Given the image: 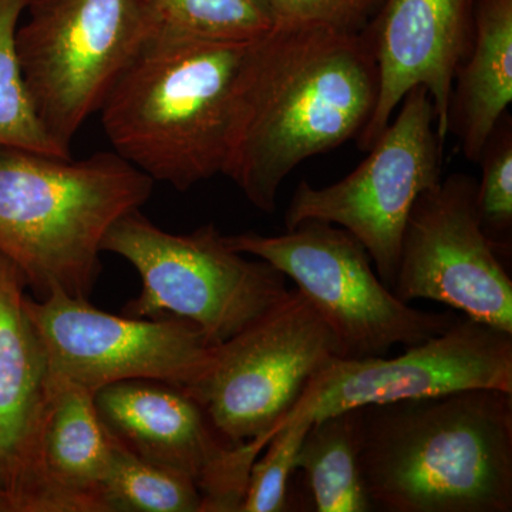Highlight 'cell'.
Segmentation results:
<instances>
[{
	"mask_svg": "<svg viewBox=\"0 0 512 512\" xmlns=\"http://www.w3.org/2000/svg\"><path fill=\"white\" fill-rule=\"evenodd\" d=\"M338 357L335 333L295 289L215 346L210 369L184 390L229 443L271 439L316 375Z\"/></svg>",
	"mask_w": 512,
	"mask_h": 512,
	"instance_id": "cell-8",
	"label": "cell"
},
{
	"mask_svg": "<svg viewBox=\"0 0 512 512\" xmlns=\"http://www.w3.org/2000/svg\"><path fill=\"white\" fill-rule=\"evenodd\" d=\"M30 0H0V150L19 148L45 156L72 158L37 119L23 82L16 33Z\"/></svg>",
	"mask_w": 512,
	"mask_h": 512,
	"instance_id": "cell-21",
	"label": "cell"
},
{
	"mask_svg": "<svg viewBox=\"0 0 512 512\" xmlns=\"http://www.w3.org/2000/svg\"><path fill=\"white\" fill-rule=\"evenodd\" d=\"M275 25H318L362 33L386 0H266Z\"/></svg>",
	"mask_w": 512,
	"mask_h": 512,
	"instance_id": "cell-24",
	"label": "cell"
},
{
	"mask_svg": "<svg viewBox=\"0 0 512 512\" xmlns=\"http://www.w3.org/2000/svg\"><path fill=\"white\" fill-rule=\"evenodd\" d=\"M101 249L126 259L140 275V295L127 302L124 315L188 320L214 346L248 328L291 291L278 269L229 247L214 224L173 234L137 208L111 225Z\"/></svg>",
	"mask_w": 512,
	"mask_h": 512,
	"instance_id": "cell-5",
	"label": "cell"
},
{
	"mask_svg": "<svg viewBox=\"0 0 512 512\" xmlns=\"http://www.w3.org/2000/svg\"><path fill=\"white\" fill-rule=\"evenodd\" d=\"M113 440L101 424L94 394L50 375L40 461L56 512H104L101 490Z\"/></svg>",
	"mask_w": 512,
	"mask_h": 512,
	"instance_id": "cell-16",
	"label": "cell"
},
{
	"mask_svg": "<svg viewBox=\"0 0 512 512\" xmlns=\"http://www.w3.org/2000/svg\"><path fill=\"white\" fill-rule=\"evenodd\" d=\"M16 46L37 119L59 146L99 113L154 32L144 0H30Z\"/></svg>",
	"mask_w": 512,
	"mask_h": 512,
	"instance_id": "cell-6",
	"label": "cell"
},
{
	"mask_svg": "<svg viewBox=\"0 0 512 512\" xmlns=\"http://www.w3.org/2000/svg\"><path fill=\"white\" fill-rule=\"evenodd\" d=\"M512 101V0H478L470 53L454 77L448 134L477 164Z\"/></svg>",
	"mask_w": 512,
	"mask_h": 512,
	"instance_id": "cell-17",
	"label": "cell"
},
{
	"mask_svg": "<svg viewBox=\"0 0 512 512\" xmlns=\"http://www.w3.org/2000/svg\"><path fill=\"white\" fill-rule=\"evenodd\" d=\"M443 144L430 93L414 87L352 173L326 187L299 183L286 208V229L305 221L345 229L365 247L377 275L392 289L414 202L440 184Z\"/></svg>",
	"mask_w": 512,
	"mask_h": 512,
	"instance_id": "cell-9",
	"label": "cell"
},
{
	"mask_svg": "<svg viewBox=\"0 0 512 512\" xmlns=\"http://www.w3.org/2000/svg\"><path fill=\"white\" fill-rule=\"evenodd\" d=\"M94 406L111 439L191 478L201 493V512L241 511L251 468L272 439L229 443L190 393L158 380L101 387Z\"/></svg>",
	"mask_w": 512,
	"mask_h": 512,
	"instance_id": "cell-12",
	"label": "cell"
},
{
	"mask_svg": "<svg viewBox=\"0 0 512 512\" xmlns=\"http://www.w3.org/2000/svg\"><path fill=\"white\" fill-rule=\"evenodd\" d=\"M0 512H8V504H6L5 487H3L2 476H0Z\"/></svg>",
	"mask_w": 512,
	"mask_h": 512,
	"instance_id": "cell-25",
	"label": "cell"
},
{
	"mask_svg": "<svg viewBox=\"0 0 512 512\" xmlns=\"http://www.w3.org/2000/svg\"><path fill=\"white\" fill-rule=\"evenodd\" d=\"M26 288L0 254V476L8 512H56L40 461L50 373Z\"/></svg>",
	"mask_w": 512,
	"mask_h": 512,
	"instance_id": "cell-15",
	"label": "cell"
},
{
	"mask_svg": "<svg viewBox=\"0 0 512 512\" xmlns=\"http://www.w3.org/2000/svg\"><path fill=\"white\" fill-rule=\"evenodd\" d=\"M101 504L104 512H201L202 497L191 478L144 460L113 440Z\"/></svg>",
	"mask_w": 512,
	"mask_h": 512,
	"instance_id": "cell-19",
	"label": "cell"
},
{
	"mask_svg": "<svg viewBox=\"0 0 512 512\" xmlns=\"http://www.w3.org/2000/svg\"><path fill=\"white\" fill-rule=\"evenodd\" d=\"M478 0H386L363 30L379 69V99L357 147L369 151L406 94L426 87L446 143L454 77L474 40Z\"/></svg>",
	"mask_w": 512,
	"mask_h": 512,
	"instance_id": "cell-14",
	"label": "cell"
},
{
	"mask_svg": "<svg viewBox=\"0 0 512 512\" xmlns=\"http://www.w3.org/2000/svg\"><path fill=\"white\" fill-rule=\"evenodd\" d=\"M248 43L154 30L99 111L114 153L178 191L222 174Z\"/></svg>",
	"mask_w": 512,
	"mask_h": 512,
	"instance_id": "cell-3",
	"label": "cell"
},
{
	"mask_svg": "<svg viewBox=\"0 0 512 512\" xmlns=\"http://www.w3.org/2000/svg\"><path fill=\"white\" fill-rule=\"evenodd\" d=\"M295 467L305 473L315 511H373L360 467L359 407L313 421Z\"/></svg>",
	"mask_w": 512,
	"mask_h": 512,
	"instance_id": "cell-18",
	"label": "cell"
},
{
	"mask_svg": "<svg viewBox=\"0 0 512 512\" xmlns=\"http://www.w3.org/2000/svg\"><path fill=\"white\" fill-rule=\"evenodd\" d=\"M52 376L96 393L126 380L187 387L207 373L214 348L198 326L178 318L111 315L89 299L55 292L26 298Z\"/></svg>",
	"mask_w": 512,
	"mask_h": 512,
	"instance_id": "cell-10",
	"label": "cell"
},
{
	"mask_svg": "<svg viewBox=\"0 0 512 512\" xmlns=\"http://www.w3.org/2000/svg\"><path fill=\"white\" fill-rule=\"evenodd\" d=\"M154 30L215 40L248 43L275 26L266 0H144Z\"/></svg>",
	"mask_w": 512,
	"mask_h": 512,
	"instance_id": "cell-20",
	"label": "cell"
},
{
	"mask_svg": "<svg viewBox=\"0 0 512 512\" xmlns=\"http://www.w3.org/2000/svg\"><path fill=\"white\" fill-rule=\"evenodd\" d=\"M229 247L278 269L333 330L345 359L386 356L394 346L439 335L456 313L420 311L377 275L365 247L345 229L305 221L282 235H225Z\"/></svg>",
	"mask_w": 512,
	"mask_h": 512,
	"instance_id": "cell-7",
	"label": "cell"
},
{
	"mask_svg": "<svg viewBox=\"0 0 512 512\" xmlns=\"http://www.w3.org/2000/svg\"><path fill=\"white\" fill-rule=\"evenodd\" d=\"M476 205L481 227L500 254H510L512 237V119L505 114L483 148Z\"/></svg>",
	"mask_w": 512,
	"mask_h": 512,
	"instance_id": "cell-23",
	"label": "cell"
},
{
	"mask_svg": "<svg viewBox=\"0 0 512 512\" xmlns=\"http://www.w3.org/2000/svg\"><path fill=\"white\" fill-rule=\"evenodd\" d=\"M359 409L373 510L512 511V393L470 389Z\"/></svg>",
	"mask_w": 512,
	"mask_h": 512,
	"instance_id": "cell-2",
	"label": "cell"
},
{
	"mask_svg": "<svg viewBox=\"0 0 512 512\" xmlns=\"http://www.w3.org/2000/svg\"><path fill=\"white\" fill-rule=\"evenodd\" d=\"M379 86L363 33L276 23L251 43L239 70L222 175L259 211L274 212L296 167L357 140Z\"/></svg>",
	"mask_w": 512,
	"mask_h": 512,
	"instance_id": "cell-1",
	"label": "cell"
},
{
	"mask_svg": "<svg viewBox=\"0 0 512 512\" xmlns=\"http://www.w3.org/2000/svg\"><path fill=\"white\" fill-rule=\"evenodd\" d=\"M470 389L512 393V333L460 315L402 355L338 357L316 375L301 402L315 421L370 404Z\"/></svg>",
	"mask_w": 512,
	"mask_h": 512,
	"instance_id": "cell-13",
	"label": "cell"
},
{
	"mask_svg": "<svg viewBox=\"0 0 512 512\" xmlns=\"http://www.w3.org/2000/svg\"><path fill=\"white\" fill-rule=\"evenodd\" d=\"M313 416L302 402L279 427L256 458L249 473L244 503L239 512H281L288 505V484Z\"/></svg>",
	"mask_w": 512,
	"mask_h": 512,
	"instance_id": "cell-22",
	"label": "cell"
},
{
	"mask_svg": "<svg viewBox=\"0 0 512 512\" xmlns=\"http://www.w3.org/2000/svg\"><path fill=\"white\" fill-rule=\"evenodd\" d=\"M476 190L477 180L456 173L417 198L392 291L404 303H441L512 333V281L481 227Z\"/></svg>",
	"mask_w": 512,
	"mask_h": 512,
	"instance_id": "cell-11",
	"label": "cell"
},
{
	"mask_svg": "<svg viewBox=\"0 0 512 512\" xmlns=\"http://www.w3.org/2000/svg\"><path fill=\"white\" fill-rule=\"evenodd\" d=\"M154 181L114 151L73 160L0 150V254L18 266L36 299L60 292L89 299L101 244Z\"/></svg>",
	"mask_w": 512,
	"mask_h": 512,
	"instance_id": "cell-4",
	"label": "cell"
}]
</instances>
